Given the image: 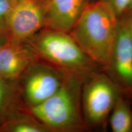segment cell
Listing matches in <instances>:
<instances>
[{"mask_svg": "<svg viewBox=\"0 0 132 132\" xmlns=\"http://www.w3.org/2000/svg\"><path fill=\"white\" fill-rule=\"evenodd\" d=\"M31 58L29 51L19 43L3 44L0 48V77L16 78L28 65Z\"/></svg>", "mask_w": 132, "mask_h": 132, "instance_id": "cell-9", "label": "cell"}, {"mask_svg": "<svg viewBox=\"0 0 132 132\" xmlns=\"http://www.w3.org/2000/svg\"><path fill=\"white\" fill-rule=\"evenodd\" d=\"M63 80L53 70L46 68L34 70L26 79L24 94L32 106L42 103L61 86Z\"/></svg>", "mask_w": 132, "mask_h": 132, "instance_id": "cell-7", "label": "cell"}, {"mask_svg": "<svg viewBox=\"0 0 132 132\" xmlns=\"http://www.w3.org/2000/svg\"><path fill=\"white\" fill-rule=\"evenodd\" d=\"M130 12H131L130 14L128 15L125 19H123L122 21L125 24V26H126L130 35L131 36L132 38V11H130Z\"/></svg>", "mask_w": 132, "mask_h": 132, "instance_id": "cell-15", "label": "cell"}, {"mask_svg": "<svg viewBox=\"0 0 132 132\" xmlns=\"http://www.w3.org/2000/svg\"><path fill=\"white\" fill-rule=\"evenodd\" d=\"M110 125L114 132L132 131V111L122 97H118L112 110Z\"/></svg>", "mask_w": 132, "mask_h": 132, "instance_id": "cell-10", "label": "cell"}, {"mask_svg": "<svg viewBox=\"0 0 132 132\" xmlns=\"http://www.w3.org/2000/svg\"><path fill=\"white\" fill-rule=\"evenodd\" d=\"M46 11L47 0H19L13 3L6 26L15 40H26L45 23Z\"/></svg>", "mask_w": 132, "mask_h": 132, "instance_id": "cell-5", "label": "cell"}, {"mask_svg": "<svg viewBox=\"0 0 132 132\" xmlns=\"http://www.w3.org/2000/svg\"><path fill=\"white\" fill-rule=\"evenodd\" d=\"M118 16L104 0L87 4L70 34L86 55L95 63L111 65Z\"/></svg>", "mask_w": 132, "mask_h": 132, "instance_id": "cell-1", "label": "cell"}, {"mask_svg": "<svg viewBox=\"0 0 132 132\" xmlns=\"http://www.w3.org/2000/svg\"><path fill=\"white\" fill-rule=\"evenodd\" d=\"M119 97L117 87L106 75H94L86 83L83 90L82 101L86 118L92 124L103 122Z\"/></svg>", "mask_w": 132, "mask_h": 132, "instance_id": "cell-4", "label": "cell"}, {"mask_svg": "<svg viewBox=\"0 0 132 132\" xmlns=\"http://www.w3.org/2000/svg\"><path fill=\"white\" fill-rule=\"evenodd\" d=\"M79 86L76 77L64 80L61 86L53 95L42 103L31 106L33 115L54 129L65 131L80 128Z\"/></svg>", "mask_w": 132, "mask_h": 132, "instance_id": "cell-2", "label": "cell"}, {"mask_svg": "<svg viewBox=\"0 0 132 132\" xmlns=\"http://www.w3.org/2000/svg\"><path fill=\"white\" fill-rule=\"evenodd\" d=\"M44 130L36 123L28 121L16 123L12 127V131L15 132H41L45 131Z\"/></svg>", "mask_w": 132, "mask_h": 132, "instance_id": "cell-12", "label": "cell"}, {"mask_svg": "<svg viewBox=\"0 0 132 132\" xmlns=\"http://www.w3.org/2000/svg\"><path fill=\"white\" fill-rule=\"evenodd\" d=\"M12 4L9 0H0V28L7 26V18Z\"/></svg>", "mask_w": 132, "mask_h": 132, "instance_id": "cell-13", "label": "cell"}, {"mask_svg": "<svg viewBox=\"0 0 132 132\" xmlns=\"http://www.w3.org/2000/svg\"><path fill=\"white\" fill-rule=\"evenodd\" d=\"M36 47L43 56L69 72L82 73L94 62L69 32L52 29L44 33L37 38Z\"/></svg>", "mask_w": 132, "mask_h": 132, "instance_id": "cell-3", "label": "cell"}, {"mask_svg": "<svg viewBox=\"0 0 132 132\" xmlns=\"http://www.w3.org/2000/svg\"><path fill=\"white\" fill-rule=\"evenodd\" d=\"M111 65L120 81L132 88V38L122 21H119Z\"/></svg>", "mask_w": 132, "mask_h": 132, "instance_id": "cell-8", "label": "cell"}, {"mask_svg": "<svg viewBox=\"0 0 132 132\" xmlns=\"http://www.w3.org/2000/svg\"><path fill=\"white\" fill-rule=\"evenodd\" d=\"M87 4V0H47L45 23L52 29L69 32Z\"/></svg>", "mask_w": 132, "mask_h": 132, "instance_id": "cell-6", "label": "cell"}, {"mask_svg": "<svg viewBox=\"0 0 132 132\" xmlns=\"http://www.w3.org/2000/svg\"><path fill=\"white\" fill-rule=\"evenodd\" d=\"M3 45V43L1 42H0V48H1V47H2Z\"/></svg>", "mask_w": 132, "mask_h": 132, "instance_id": "cell-18", "label": "cell"}, {"mask_svg": "<svg viewBox=\"0 0 132 132\" xmlns=\"http://www.w3.org/2000/svg\"><path fill=\"white\" fill-rule=\"evenodd\" d=\"M0 77V111L5 107L7 100V90Z\"/></svg>", "mask_w": 132, "mask_h": 132, "instance_id": "cell-14", "label": "cell"}, {"mask_svg": "<svg viewBox=\"0 0 132 132\" xmlns=\"http://www.w3.org/2000/svg\"><path fill=\"white\" fill-rule=\"evenodd\" d=\"M10 1H11L12 3H14V2H16V1H19V0H9Z\"/></svg>", "mask_w": 132, "mask_h": 132, "instance_id": "cell-17", "label": "cell"}, {"mask_svg": "<svg viewBox=\"0 0 132 132\" xmlns=\"http://www.w3.org/2000/svg\"><path fill=\"white\" fill-rule=\"evenodd\" d=\"M127 11H132V2L131 3V4H130L129 7L128 8Z\"/></svg>", "mask_w": 132, "mask_h": 132, "instance_id": "cell-16", "label": "cell"}, {"mask_svg": "<svg viewBox=\"0 0 132 132\" xmlns=\"http://www.w3.org/2000/svg\"><path fill=\"white\" fill-rule=\"evenodd\" d=\"M113 8L116 15L119 16L127 11L132 0H104Z\"/></svg>", "mask_w": 132, "mask_h": 132, "instance_id": "cell-11", "label": "cell"}]
</instances>
